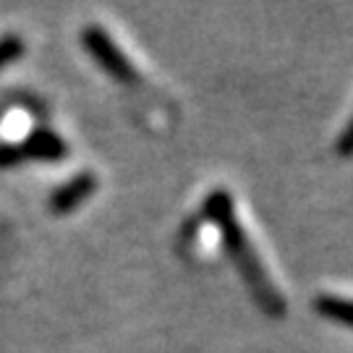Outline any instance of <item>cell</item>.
Wrapping results in <instances>:
<instances>
[{
  "label": "cell",
  "instance_id": "cell-1",
  "mask_svg": "<svg viewBox=\"0 0 353 353\" xmlns=\"http://www.w3.org/2000/svg\"><path fill=\"white\" fill-rule=\"evenodd\" d=\"M202 220L212 223V225L220 228V236H223V246H225L230 262L236 265V270L241 272V278L246 283L249 293L254 296L256 306L267 312L270 316H280L285 314V301L278 293V288L272 285V280L267 278V270L259 259V254L254 252L252 241L246 236V230L236 220V212H233V196L228 194L225 189H214L202 204Z\"/></svg>",
  "mask_w": 353,
  "mask_h": 353
},
{
  "label": "cell",
  "instance_id": "cell-2",
  "mask_svg": "<svg viewBox=\"0 0 353 353\" xmlns=\"http://www.w3.org/2000/svg\"><path fill=\"white\" fill-rule=\"evenodd\" d=\"M81 45H84V50L102 65V71H108V74L118 79V81H123V84H134V81H139V74H137V68L131 65L123 50L115 45L110 34L102 29V26H94L89 24L84 32H81Z\"/></svg>",
  "mask_w": 353,
  "mask_h": 353
},
{
  "label": "cell",
  "instance_id": "cell-3",
  "mask_svg": "<svg viewBox=\"0 0 353 353\" xmlns=\"http://www.w3.org/2000/svg\"><path fill=\"white\" fill-rule=\"evenodd\" d=\"M65 152V141L58 134L37 128L16 144H0V168H11L21 160H63Z\"/></svg>",
  "mask_w": 353,
  "mask_h": 353
},
{
  "label": "cell",
  "instance_id": "cell-4",
  "mask_svg": "<svg viewBox=\"0 0 353 353\" xmlns=\"http://www.w3.org/2000/svg\"><path fill=\"white\" fill-rule=\"evenodd\" d=\"M97 189V176L94 173H79V176L68 178L63 186L52 191V196L48 199V210L52 214H71L81 202H87L89 196Z\"/></svg>",
  "mask_w": 353,
  "mask_h": 353
},
{
  "label": "cell",
  "instance_id": "cell-5",
  "mask_svg": "<svg viewBox=\"0 0 353 353\" xmlns=\"http://www.w3.org/2000/svg\"><path fill=\"white\" fill-rule=\"evenodd\" d=\"M314 312L319 316H325L335 325H343V327L353 330V301L351 299H341V296H316L314 299Z\"/></svg>",
  "mask_w": 353,
  "mask_h": 353
},
{
  "label": "cell",
  "instance_id": "cell-6",
  "mask_svg": "<svg viewBox=\"0 0 353 353\" xmlns=\"http://www.w3.org/2000/svg\"><path fill=\"white\" fill-rule=\"evenodd\" d=\"M21 52H24V39L16 37V34H6V37L0 39V68L13 63Z\"/></svg>",
  "mask_w": 353,
  "mask_h": 353
},
{
  "label": "cell",
  "instance_id": "cell-7",
  "mask_svg": "<svg viewBox=\"0 0 353 353\" xmlns=\"http://www.w3.org/2000/svg\"><path fill=\"white\" fill-rule=\"evenodd\" d=\"M335 152L341 157H353V118L348 121V126L341 131L338 141H335Z\"/></svg>",
  "mask_w": 353,
  "mask_h": 353
}]
</instances>
